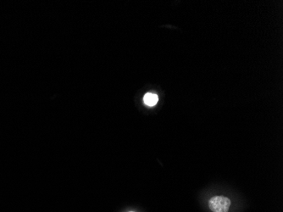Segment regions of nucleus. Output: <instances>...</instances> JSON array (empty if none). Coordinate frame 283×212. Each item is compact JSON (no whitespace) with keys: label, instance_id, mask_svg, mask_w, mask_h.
Here are the masks:
<instances>
[{"label":"nucleus","instance_id":"obj_1","mask_svg":"<svg viewBox=\"0 0 283 212\" xmlns=\"http://www.w3.org/2000/svg\"><path fill=\"white\" fill-rule=\"evenodd\" d=\"M231 200L227 197L215 196L209 200V207L213 212H228Z\"/></svg>","mask_w":283,"mask_h":212},{"label":"nucleus","instance_id":"obj_2","mask_svg":"<svg viewBox=\"0 0 283 212\" xmlns=\"http://www.w3.org/2000/svg\"><path fill=\"white\" fill-rule=\"evenodd\" d=\"M158 101H159L158 95L153 93H147L144 97V102L147 106H155Z\"/></svg>","mask_w":283,"mask_h":212}]
</instances>
